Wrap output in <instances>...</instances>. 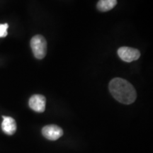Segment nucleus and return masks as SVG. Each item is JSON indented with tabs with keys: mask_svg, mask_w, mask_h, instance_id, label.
Segmentation results:
<instances>
[{
	"mask_svg": "<svg viewBox=\"0 0 153 153\" xmlns=\"http://www.w3.org/2000/svg\"><path fill=\"white\" fill-rule=\"evenodd\" d=\"M117 4V0H99L97 3V9L100 11L111 10Z\"/></svg>",
	"mask_w": 153,
	"mask_h": 153,
	"instance_id": "0eeeda50",
	"label": "nucleus"
},
{
	"mask_svg": "<svg viewBox=\"0 0 153 153\" xmlns=\"http://www.w3.org/2000/svg\"><path fill=\"white\" fill-rule=\"evenodd\" d=\"M46 99L43 95L34 94L30 97L28 101L30 108L34 111L43 113L45 111Z\"/></svg>",
	"mask_w": 153,
	"mask_h": 153,
	"instance_id": "39448f33",
	"label": "nucleus"
},
{
	"mask_svg": "<svg viewBox=\"0 0 153 153\" xmlns=\"http://www.w3.org/2000/svg\"><path fill=\"white\" fill-rule=\"evenodd\" d=\"M9 27V25L7 24H0V38L6 37L7 36V28Z\"/></svg>",
	"mask_w": 153,
	"mask_h": 153,
	"instance_id": "6e6552de",
	"label": "nucleus"
},
{
	"mask_svg": "<svg viewBox=\"0 0 153 153\" xmlns=\"http://www.w3.org/2000/svg\"><path fill=\"white\" fill-rule=\"evenodd\" d=\"M118 55L123 61L131 62L137 60L140 57V53L137 49L129 47H121L118 50Z\"/></svg>",
	"mask_w": 153,
	"mask_h": 153,
	"instance_id": "7ed1b4c3",
	"label": "nucleus"
},
{
	"mask_svg": "<svg viewBox=\"0 0 153 153\" xmlns=\"http://www.w3.org/2000/svg\"><path fill=\"white\" fill-rule=\"evenodd\" d=\"M42 133L45 138L54 141L62 137L63 131L61 128L56 125H48L43 128Z\"/></svg>",
	"mask_w": 153,
	"mask_h": 153,
	"instance_id": "20e7f679",
	"label": "nucleus"
},
{
	"mask_svg": "<svg viewBox=\"0 0 153 153\" xmlns=\"http://www.w3.org/2000/svg\"><path fill=\"white\" fill-rule=\"evenodd\" d=\"M108 88L114 98L122 104H131L136 99V91L127 80L114 78L110 82Z\"/></svg>",
	"mask_w": 153,
	"mask_h": 153,
	"instance_id": "f257e3e1",
	"label": "nucleus"
},
{
	"mask_svg": "<svg viewBox=\"0 0 153 153\" xmlns=\"http://www.w3.org/2000/svg\"><path fill=\"white\" fill-rule=\"evenodd\" d=\"M3 121L1 123V129L7 135H11L16 131V123L13 118L9 116H2Z\"/></svg>",
	"mask_w": 153,
	"mask_h": 153,
	"instance_id": "423d86ee",
	"label": "nucleus"
},
{
	"mask_svg": "<svg viewBox=\"0 0 153 153\" xmlns=\"http://www.w3.org/2000/svg\"><path fill=\"white\" fill-rule=\"evenodd\" d=\"M30 47L34 56L38 60L45 57L47 53V42L43 36L36 35L30 40Z\"/></svg>",
	"mask_w": 153,
	"mask_h": 153,
	"instance_id": "f03ea898",
	"label": "nucleus"
}]
</instances>
